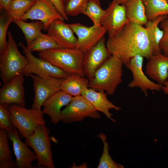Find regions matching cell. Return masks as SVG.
I'll list each match as a JSON object with an SVG mask.
<instances>
[{"label": "cell", "mask_w": 168, "mask_h": 168, "mask_svg": "<svg viewBox=\"0 0 168 168\" xmlns=\"http://www.w3.org/2000/svg\"><path fill=\"white\" fill-rule=\"evenodd\" d=\"M65 12L68 16H76L82 13L89 0H65Z\"/></svg>", "instance_id": "1f68e13d"}, {"label": "cell", "mask_w": 168, "mask_h": 168, "mask_svg": "<svg viewBox=\"0 0 168 168\" xmlns=\"http://www.w3.org/2000/svg\"><path fill=\"white\" fill-rule=\"evenodd\" d=\"M9 108L12 124L25 138L32 134L38 126L45 125L42 110L15 104L10 105Z\"/></svg>", "instance_id": "5b68a950"}, {"label": "cell", "mask_w": 168, "mask_h": 168, "mask_svg": "<svg viewBox=\"0 0 168 168\" xmlns=\"http://www.w3.org/2000/svg\"><path fill=\"white\" fill-rule=\"evenodd\" d=\"M13 22L16 25L23 33L27 46L30 44L42 33L44 30L43 23L40 21L27 22L20 19L13 20Z\"/></svg>", "instance_id": "cb8c5ba5"}, {"label": "cell", "mask_w": 168, "mask_h": 168, "mask_svg": "<svg viewBox=\"0 0 168 168\" xmlns=\"http://www.w3.org/2000/svg\"><path fill=\"white\" fill-rule=\"evenodd\" d=\"M167 2H168V0H167Z\"/></svg>", "instance_id": "ab89813d"}, {"label": "cell", "mask_w": 168, "mask_h": 168, "mask_svg": "<svg viewBox=\"0 0 168 168\" xmlns=\"http://www.w3.org/2000/svg\"><path fill=\"white\" fill-rule=\"evenodd\" d=\"M126 16L129 20L142 26L148 21L142 0H130L123 4Z\"/></svg>", "instance_id": "7402d4cb"}, {"label": "cell", "mask_w": 168, "mask_h": 168, "mask_svg": "<svg viewBox=\"0 0 168 168\" xmlns=\"http://www.w3.org/2000/svg\"><path fill=\"white\" fill-rule=\"evenodd\" d=\"M143 57L140 54L133 57L129 62L125 66L132 73L133 79L128 84L129 87L139 88L147 96L148 90L160 91L162 90V85L152 81L144 74L142 70Z\"/></svg>", "instance_id": "7c38bea8"}, {"label": "cell", "mask_w": 168, "mask_h": 168, "mask_svg": "<svg viewBox=\"0 0 168 168\" xmlns=\"http://www.w3.org/2000/svg\"><path fill=\"white\" fill-rule=\"evenodd\" d=\"M9 107L0 104V128L7 133L12 131L15 128L11 122Z\"/></svg>", "instance_id": "d6a6232c"}, {"label": "cell", "mask_w": 168, "mask_h": 168, "mask_svg": "<svg viewBox=\"0 0 168 168\" xmlns=\"http://www.w3.org/2000/svg\"><path fill=\"white\" fill-rule=\"evenodd\" d=\"M73 96L62 91H59L51 96L43 103L42 111L47 114L53 124H57L61 121L62 108L67 105Z\"/></svg>", "instance_id": "ac0fdd59"}, {"label": "cell", "mask_w": 168, "mask_h": 168, "mask_svg": "<svg viewBox=\"0 0 168 168\" xmlns=\"http://www.w3.org/2000/svg\"><path fill=\"white\" fill-rule=\"evenodd\" d=\"M27 49L32 52H39L49 49L59 48L57 44L48 34L41 33L29 45Z\"/></svg>", "instance_id": "83f0119b"}, {"label": "cell", "mask_w": 168, "mask_h": 168, "mask_svg": "<svg viewBox=\"0 0 168 168\" xmlns=\"http://www.w3.org/2000/svg\"><path fill=\"white\" fill-rule=\"evenodd\" d=\"M13 19L5 10L0 16V54L6 50L7 44L6 35L8 27L13 21Z\"/></svg>", "instance_id": "4dcf8cb0"}, {"label": "cell", "mask_w": 168, "mask_h": 168, "mask_svg": "<svg viewBox=\"0 0 168 168\" xmlns=\"http://www.w3.org/2000/svg\"><path fill=\"white\" fill-rule=\"evenodd\" d=\"M7 35V47L0 57V77L3 83L22 74L27 63L26 57L19 50L11 33L8 31Z\"/></svg>", "instance_id": "277c9868"}, {"label": "cell", "mask_w": 168, "mask_h": 168, "mask_svg": "<svg viewBox=\"0 0 168 168\" xmlns=\"http://www.w3.org/2000/svg\"><path fill=\"white\" fill-rule=\"evenodd\" d=\"M49 133V129L45 125H40L32 134L25 138V142L36 154L37 166L40 168L55 167Z\"/></svg>", "instance_id": "8992f818"}, {"label": "cell", "mask_w": 168, "mask_h": 168, "mask_svg": "<svg viewBox=\"0 0 168 168\" xmlns=\"http://www.w3.org/2000/svg\"><path fill=\"white\" fill-rule=\"evenodd\" d=\"M32 0L36 1V0Z\"/></svg>", "instance_id": "f35d334b"}, {"label": "cell", "mask_w": 168, "mask_h": 168, "mask_svg": "<svg viewBox=\"0 0 168 168\" xmlns=\"http://www.w3.org/2000/svg\"><path fill=\"white\" fill-rule=\"evenodd\" d=\"M87 117L98 119L100 117V115L82 95L73 97L61 112V121L65 123L80 122Z\"/></svg>", "instance_id": "ba28073f"}, {"label": "cell", "mask_w": 168, "mask_h": 168, "mask_svg": "<svg viewBox=\"0 0 168 168\" xmlns=\"http://www.w3.org/2000/svg\"><path fill=\"white\" fill-rule=\"evenodd\" d=\"M160 24L164 34L159 42V47L163 54L168 57V15H166Z\"/></svg>", "instance_id": "836d02e7"}, {"label": "cell", "mask_w": 168, "mask_h": 168, "mask_svg": "<svg viewBox=\"0 0 168 168\" xmlns=\"http://www.w3.org/2000/svg\"><path fill=\"white\" fill-rule=\"evenodd\" d=\"M166 15H162L152 21H148L146 25V28L152 45L153 54L161 53L159 48V43L162 38L164 31L161 30L158 26Z\"/></svg>", "instance_id": "603a6c76"}, {"label": "cell", "mask_w": 168, "mask_h": 168, "mask_svg": "<svg viewBox=\"0 0 168 168\" xmlns=\"http://www.w3.org/2000/svg\"><path fill=\"white\" fill-rule=\"evenodd\" d=\"M8 134L9 139L12 143L16 168H33L32 162L37 159L35 152L30 149L25 142L21 140L18 131L16 128L8 133Z\"/></svg>", "instance_id": "2e32d148"}, {"label": "cell", "mask_w": 168, "mask_h": 168, "mask_svg": "<svg viewBox=\"0 0 168 168\" xmlns=\"http://www.w3.org/2000/svg\"><path fill=\"white\" fill-rule=\"evenodd\" d=\"M40 58L69 74L85 77L83 65L85 54L75 48H56L39 52Z\"/></svg>", "instance_id": "3957f363"}, {"label": "cell", "mask_w": 168, "mask_h": 168, "mask_svg": "<svg viewBox=\"0 0 168 168\" xmlns=\"http://www.w3.org/2000/svg\"><path fill=\"white\" fill-rule=\"evenodd\" d=\"M8 136L6 131L0 129V168H16L15 161L12 158L9 147Z\"/></svg>", "instance_id": "484cf974"}, {"label": "cell", "mask_w": 168, "mask_h": 168, "mask_svg": "<svg viewBox=\"0 0 168 168\" xmlns=\"http://www.w3.org/2000/svg\"><path fill=\"white\" fill-rule=\"evenodd\" d=\"M106 44L110 54L118 57L125 66L137 54L148 59L153 54L145 27L130 21L109 37Z\"/></svg>", "instance_id": "6da1fadb"}, {"label": "cell", "mask_w": 168, "mask_h": 168, "mask_svg": "<svg viewBox=\"0 0 168 168\" xmlns=\"http://www.w3.org/2000/svg\"><path fill=\"white\" fill-rule=\"evenodd\" d=\"M129 0H128V1H129Z\"/></svg>", "instance_id": "60d3db41"}, {"label": "cell", "mask_w": 168, "mask_h": 168, "mask_svg": "<svg viewBox=\"0 0 168 168\" xmlns=\"http://www.w3.org/2000/svg\"><path fill=\"white\" fill-rule=\"evenodd\" d=\"M148 21H152L158 16L168 15L167 0H142Z\"/></svg>", "instance_id": "d4e9b609"}, {"label": "cell", "mask_w": 168, "mask_h": 168, "mask_svg": "<svg viewBox=\"0 0 168 168\" xmlns=\"http://www.w3.org/2000/svg\"><path fill=\"white\" fill-rule=\"evenodd\" d=\"M111 55L106 46L103 36L88 52L85 54L83 72L85 77L91 80L96 70Z\"/></svg>", "instance_id": "9a60e30c"}, {"label": "cell", "mask_w": 168, "mask_h": 168, "mask_svg": "<svg viewBox=\"0 0 168 168\" xmlns=\"http://www.w3.org/2000/svg\"><path fill=\"white\" fill-rule=\"evenodd\" d=\"M100 138L103 143V151L100 158L97 168H124V166L119 163L114 161L110 156L109 152V147L106 141V135L100 133L97 135Z\"/></svg>", "instance_id": "f546056e"}, {"label": "cell", "mask_w": 168, "mask_h": 168, "mask_svg": "<svg viewBox=\"0 0 168 168\" xmlns=\"http://www.w3.org/2000/svg\"><path fill=\"white\" fill-rule=\"evenodd\" d=\"M29 76L33 80L35 93L31 108L42 111L41 108L44 102L51 96L61 90V84L64 79L52 77L45 80L34 74Z\"/></svg>", "instance_id": "30bf717a"}, {"label": "cell", "mask_w": 168, "mask_h": 168, "mask_svg": "<svg viewBox=\"0 0 168 168\" xmlns=\"http://www.w3.org/2000/svg\"><path fill=\"white\" fill-rule=\"evenodd\" d=\"M12 0H0V7L1 9L8 11Z\"/></svg>", "instance_id": "d590c367"}, {"label": "cell", "mask_w": 168, "mask_h": 168, "mask_svg": "<svg viewBox=\"0 0 168 168\" xmlns=\"http://www.w3.org/2000/svg\"><path fill=\"white\" fill-rule=\"evenodd\" d=\"M162 90L165 94L168 95V81L167 80L163 83L162 87Z\"/></svg>", "instance_id": "8d00e7d4"}, {"label": "cell", "mask_w": 168, "mask_h": 168, "mask_svg": "<svg viewBox=\"0 0 168 168\" xmlns=\"http://www.w3.org/2000/svg\"><path fill=\"white\" fill-rule=\"evenodd\" d=\"M119 4H123L128 1V0H115Z\"/></svg>", "instance_id": "74e56055"}, {"label": "cell", "mask_w": 168, "mask_h": 168, "mask_svg": "<svg viewBox=\"0 0 168 168\" xmlns=\"http://www.w3.org/2000/svg\"><path fill=\"white\" fill-rule=\"evenodd\" d=\"M54 5L60 15L64 20H68V16L65 13L64 10V0H49Z\"/></svg>", "instance_id": "e575fe53"}, {"label": "cell", "mask_w": 168, "mask_h": 168, "mask_svg": "<svg viewBox=\"0 0 168 168\" xmlns=\"http://www.w3.org/2000/svg\"><path fill=\"white\" fill-rule=\"evenodd\" d=\"M123 64L118 57L111 55L89 80V88L96 91H104L110 95L114 94L123 81Z\"/></svg>", "instance_id": "7a4b0ae2"}, {"label": "cell", "mask_w": 168, "mask_h": 168, "mask_svg": "<svg viewBox=\"0 0 168 168\" xmlns=\"http://www.w3.org/2000/svg\"><path fill=\"white\" fill-rule=\"evenodd\" d=\"M63 20H57L53 21L46 30L59 48H75L77 41L74 32L69 24Z\"/></svg>", "instance_id": "e0dca14e"}, {"label": "cell", "mask_w": 168, "mask_h": 168, "mask_svg": "<svg viewBox=\"0 0 168 168\" xmlns=\"http://www.w3.org/2000/svg\"><path fill=\"white\" fill-rule=\"evenodd\" d=\"M106 10L102 9L100 0H89L82 14L87 16L92 21L93 25L99 26Z\"/></svg>", "instance_id": "f1b7e54d"}, {"label": "cell", "mask_w": 168, "mask_h": 168, "mask_svg": "<svg viewBox=\"0 0 168 168\" xmlns=\"http://www.w3.org/2000/svg\"><path fill=\"white\" fill-rule=\"evenodd\" d=\"M24 81L21 74L4 83L0 90V104L25 107Z\"/></svg>", "instance_id": "4fadbf2b"}, {"label": "cell", "mask_w": 168, "mask_h": 168, "mask_svg": "<svg viewBox=\"0 0 168 168\" xmlns=\"http://www.w3.org/2000/svg\"><path fill=\"white\" fill-rule=\"evenodd\" d=\"M148 60L146 66V74L163 85L168 78V57L158 53L153 54Z\"/></svg>", "instance_id": "ffe728a7"}, {"label": "cell", "mask_w": 168, "mask_h": 168, "mask_svg": "<svg viewBox=\"0 0 168 168\" xmlns=\"http://www.w3.org/2000/svg\"><path fill=\"white\" fill-rule=\"evenodd\" d=\"M32 0H12L7 12L13 20L20 19L35 4Z\"/></svg>", "instance_id": "4316f807"}, {"label": "cell", "mask_w": 168, "mask_h": 168, "mask_svg": "<svg viewBox=\"0 0 168 168\" xmlns=\"http://www.w3.org/2000/svg\"><path fill=\"white\" fill-rule=\"evenodd\" d=\"M19 45L27 60V64L22 72L24 75L28 77L34 74L47 80L52 77L65 79L70 74L47 61L34 55L22 42H20Z\"/></svg>", "instance_id": "52a82bcc"}, {"label": "cell", "mask_w": 168, "mask_h": 168, "mask_svg": "<svg viewBox=\"0 0 168 168\" xmlns=\"http://www.w3.org/2000/svg\"><path fill=\"white\" fill-rule=\"evenodd\" d=\"M77 36L75 48L85 54L88 52L104 36L107 32L101 25L87 26L80 23L69 24Z\"/></svg>", "instance_id": "9c48e42d"}, {"label": "cell", "mask_w": 168, "mask_h": 168, "mask_svg": "<svg viewBox=\"0 0 168 168\" xmlns=\"http://www.w3.org/2000/svg\"><path fill=\"white\" fill-rule=\"evenodd\" d=\"M107 95L104 91H98L88 88L83 91L81 95L86 98L96 110L101 112L108 119L115 122V120L112 118V114L110 112V110H119L121 109L109 101Z\"/></svg>", "instance_id": "d6986e66"}, {"label": "cell", "mask_w": 168, "mask_h": 168, "mask_svg": "<svg viewBox=\"0 0 168 168\" xmlns=\"http://www.w3.org/2000/svg\"><path fill=\"white\" fill-rule=\"evenodd\" d=\"M129 21L124 4L120 5L113 0L106 10L100 24L106 28L110 37L118 32Z\"/></svg>", "instance_id": "5bb4252c"}, {"label": "cell", "mask_w": 168, "mask_h": 168, "mask_svg": "<svg viewBox=\"0 0 168 168\" xmlns=\"http://www.w3.org/2000/svg\"><path fill=\"white\" fill-rule=\"evenodd\" d=\"M25 21L28 19L37 20L42 22L44 30L54 21L64 20L56 8L49 0H36L31 8L21 18Z\"/></svg>", "instance_id": "8fae6325"}, {"label": "cell", "mask_w": 168, "mask_h": 168, "mask_svg": "<svg viewBox=\"0 0 168 168\" xmlns=\"http://www.w3.org/2000/svg\"><path fill=\"white\" fill-rule=\"evenodd\" d=\"M89 82L87 78L78 74H70L62 81L61 90L73 97L81 96L85 89L89 88Z\"/></svg>", "instance_id": "44dd1931"}]
</instances>
